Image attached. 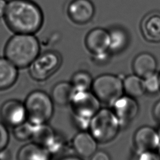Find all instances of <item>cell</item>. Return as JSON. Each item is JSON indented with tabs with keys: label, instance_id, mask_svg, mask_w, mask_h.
Returning a JSON list of instances; mask_svg holds the SVG:
<instances>
[{
	"label": "cell",
	"instance_id": "6da1fadb",
	"mask_svg": "<svg viewBox=\"0 0 160 160\" xmlns=\"http://www.w3.org/2000/svg\"><path fill=\"white\" fill-rule=\"evenodd\" d=\"M3 18L14 34H34L41 29L44 21L41 9L31 0L8 1Z\"/></svg>",
	"mask_w": 160,
	"mask_h": 160
},
{
	"label": "cell",
	"instance_id": "7a4b0ae2",
	"mask_svg": "<svg viewBox=\"0 0 160 160\" xmlns=\"http://www.w3.org/2000/svg\"><path fill=\"white\" fill-rule=\"evenodd\" d=\"M40 54V42L32 34H14L6 42L4 57L18 68L29 67Z\"/></svg>",
	"mask_w": 160,
	"mask_h": 160
},
{
	"label": "cell",
	"instance_id": "3957f363",
	"mask_svg": "<svg viewBox=\"0 0 160 160\" xmlns=\"http://www.w3.org/2000/svg\"><path fill=\"white\" fill-rule=\"evenodd\" d=\"M69 104L74 121L82 131L88 129L91 119L101 109V102L91 90H75Z\"/></svg>",
	"mask_w": 160,
	"mask_h": 160
},
{
	"label": "cell",
	"instance_id": "277c9868",
	"mask_svg": "<svg viewBox=\"0 0 160 160\" xmlns=\"http://www.w3.org/2000/svg\"><path fill=\"white\" fill-rule=\"evenodd\" d=\"M121 128L120 122L112 109L104 108L92 118L88 129L98 142L104 144L113 141Z\"/></svg>",
	"mask_w": 160,
	"mask_h": 160
},
{
	"label": "cell",
	"instance_id": "5b68a950",
	"mask_svg": "<svg viewBox=\"0 0 160 160\" xmlns=\"http://www.w3.org/2000/svg\"><path fill=\"white\" fill-rule=\"evenodd\" d=\"M24 103L28 121L33 125L47 123L53 116L54 102L44 91H32L28 95Z\"/></svg>",
	"mask_w": 160,
	"mask_h": 160
},
{
	"label": "cell",
	"instance_id": "8992f818",
	"mask_svg": "<svg viewBox=\"0 0 160 160\" xmlns=\"http://www.w3.org/2000/svg\"><path fill=\"white\" fill-rule=\"evenodd\" d=\"M91 90L101 103L112 106L124 94L122 79L112 74H102L93 79Z\"/></svg>",
	"mask_w": 160,
	"mask_h": 160
},
{
	"label": "cell",
	"instance_id": "52a82bcc",
	"mask_svg": "<svg viewBox=\"0 0 160 160\" xmlns=\"http://www.w3.org/2000/svg\"><path fill=\"white\" fill-rule=\"evenodd\" d=\"M62 64L61 54L54 51H48L39 54L29 67V74L36 81L49 79L58 71Z\"/></svg>",
	"mask_w": 160,
	"mask_h": 160
},
{
	"label": "cell",
	"instance_id": "ba28073f",
	"mask_svg": "<svg viewBox=\"0 0 160 160\" xmlns=\"http://www.w3.org/2000/svg\"><path fill=\"white\" fill-rule=\"evenodd\" d=\"M0 118L7 126L14 128L28 121L24 103L17 99L5 101L0 108Z\"/></svg>",
	"mask_w": 160,
	"mask_h": 160
},
{
	"label": "cell",
	"instance_id": "9c48e42d",
	"mask_svg": "<svg viewBox=\"0 0 160 160\" xmlns=\"http://www.w3.org/2000/svg\"><path fill=\"white\" fill-rule=\"evenodd\" d=\"M112 110L119 119L121 127L128 125L138 116L139 104L136 98L126 94L118 99L111 106Z\"/></svg>",
	"mask_w": 160,
	"mask_h": 160
},
{
	"label": "cell",
	"instance_id": "30bf717a",
	"mask_svg": "<svg viewBox=\"0 0 160 160\" xmlns=\"http://www.w3.org/2000/svg\"><path fill=\"white\" fill-rule=\"evenodd\" d=\"M133 143L136 151H155L160 144V138L157 129L142 126L134 132Z\"/></svg>",
	"mask_w": 160,
	"mask_h": 160
},
{
	"label": "cell",
	"instance_id": "8fae6325",
	"mask_svg": "<svg viewBox=\"0 0 160 160\" xmlns=\"http://www.w3.org/2000/svg\"><path fill=\"white\" fill-rule=\"evenodd\" d=\"M94 13V6L90 0H72L68 7L69 17L74 22L79 24L90 21Z\"/></svg>",
	"mask_w": 160,
	"mask_h": 160
},
{
	"label": "cell",
	"instance_id": "7c38bea8",
	"mask_svg": "<svg viewBox=\"0 0 160 160\" xmlns=\"http://www.w3.org/2000/svg\"><path fill=\"white\" fill-rule=\"evenodd\" d=\"M85 44L87 49L93 56L109 52L108 30L101 28L91 30L86 35Z\"/></svg>",
	"mask_w": 160,
	"mask_h": 160
},
{
	"label": "cell",
	"instance_id": "4fadbf2b",
	"mask_svg": "<svg viewBox=\"0 0 160 160\" xmlns=\"http://www.w3.org/2000/svg\"><path fill=\"white\" fill-rule=\"evenodd\" d=\"M72 146L80 157L90 158L98 149V141L89 132L81 131L73 137Z\"/></svg>",
	"mask_w": 160,
	"mask_h": 160
},
{
	"label": "cell",
	"instance_id": "5bb4252c",
	"mask_svg": "<svg viewBox=\"0 0 160 160\" xmlns=\"http://www.w3.org/2000/svg\"><path fill=\"white\" fill-rule=\"evenodd\" d=\"M143 37L149 42H160V12L152 11L147 14L141 22Z\"/></svg>",
	"mask_w": 160,
	"mask_h": 160
},
{
	"label": "cell",
	"instance_id": "9a60e30c",
	"mask_svg": "<svg viewBox=\"0 0 160 160\" xmlns=\"http://www.w3.org/2000/svg\"><path fill=\"white\" fill-rule=\"evenodd\" d=\"M157 65L156 59L152 54L141 52L134 59L132 67L135 74L144 79L156 73Z\"/></svg>",
	"mask_w": 160,
	"mask_h": 160
},
{
	"label": "cell",
	"instance_id": "2e32d148",
	"mask_svg": "<svg viewBox=\"0 0 160 160\" xmlns=\"http://www.w3.org/2000/svg\"><path fill=\"white\" fill-rule=\"evenodd\" d=\"M52 156V154L47 148L32 142L19 149L17 160H51Z\"/></svg>",
	"mask_w": 160,
	"mask_h": 160
},
{
	"label": "cell",
	"instance_id": "e0dca14e",
	"mask_svg": "<svg viewBox=\"0 0 160 160\" xmlns=\"http://www.w3.org/2000/svg\"><path fill=\"white\" fill-rule=\"evenodd\" d=\"M18 77V68L5 57H0V91L12 86Z\"/></svg>",
	"mask_w": 160,
	"mask_h": 160
},
{
	"label": "cell",
	"instance_id": "ac0fdd59",
	"mask_svg": "<svg viewBox=\"0 0 160 160\" xmlns=\"http://www.w3.org/2000/svg\"><path fill=\"white\" fill-rule=\"evenodd\" d=\"M75 89L71 82L62 81L57 83L51 91V97L53 102L59 106L69 104Z\"/></svg>",
	"mask_w": 160,
	"mask_h": 160
},
{
	"label": "cell",
	"instance_id": "d6986e66",
	"mask_svg": "<svg viewBox=\"0 0 160 160\" xmlns=\"http://www.w3.org/2000/svg\"><path fill=\"white\" fill-rule=\"evenodd\" d=\"M109 51L116 53L123 51L128 46L129 37L127 31L120 27H114L109 30Z\"/></svg>",
	"mask_w": 160,
	"mask_h": 160
},
{
	"label": "cell",
	"instance_id": "ffe728a7",
	"mask_svg": "<svg viewBox=\"0 0 160 160\" xmlns=\"http://www.w3.org/2000/svg\"><path fill=\"white\" fill-rule=\"evenodd\" d=\"M124 93L134 98L142 96L145 92L144 79L136 74H131L122 79Z\"/></svg>",
	"mask_w": 160,
	"mask_h": 160
},
{
	"label": "cell",
	"instance_id": "44dd1931",
	"mask_svg": "<svg viewBox=\"0 0 160 160\" xmlns=\"http://www.w3.org/2000/svg\"><path fill=\"white\" fill-rule=\"evenodd\" d=\"M57 134L47 123L34 125L31 139L32 142L48 148Z\"/></svg>",
	"mask_w": 160,
	"mask_h": 160
},
{
	"label": "cell",
	"instance_id": "7402d4cb",
	"mask_svg": "<svg viewBox=\"0 0 160 160\" xmlns=\"http://www.w3.org/2000/svg\"><path fill=\"white\" fill-rule=\"evenodd\" d=\"M93 79L87 71H79L75 72L72 78L71 83L76 91H87L91 89Z\"/></svg>",
	"mask_w": 160,
	"mask_h": 160
},
{
	"label": "cell",
	"instance_id": "603a6c76",
	"mask_svg": "<svg viewBox=\"0 0 160 160\" xmlns=\"http://www.w3.org/2000/svg\"><path fill=\"white\" fill-rule=\"evenodd\" d=\"M34 127V125L26 121L24 123L13 128V135L17 140L21 141L31 139Z\"/></svg>",
	"mask_w": 160,
	"mask_h": 160
},
{
	"label": "cell",
	"instance_id": "cb8c5ba5",
	"mask_svg": "<svg viewBox=\"0 0 160 160\" xmlns=\"http://www.w3.org/2000/svg\"><path fill=\"white\" fill-rule=\"evenodd\" d=\"M145 91L146 92L154 94L160 91V81L159 74L156 73L144 79Z\"/></svg>",
	"mask_w": 160,
	"mask_h": 160
},
{
	"label": "cell",
	"instance_id": "d4e9b609",
	"mask_svg": "<svg viewBox=\"0 0 160 160\" xmlns=\"http://www.w3.org/2000/svg\"><path fill=\"white\" fill-rule=\"evenodd\" d=\"M9 142V133L6 126L0 121V151L5 150Z\"/></svg>",
	"mask_w": 160,
	"mask_h": 160
},
{
	"label": "cell",
	"instance_id": "484cf974",
	"mask_svg": "<svg viewBox=\"0 0 160 160\" xmlns=\"http://www.w3.org/2000/svg\"><path fill=\"white\" fill-rule=\"evenodd\" d=\"M132 160H160V158L155 151H136Z\"/></svg>",
	"mask_w": 160,
	"mask_h": 160
},
{
	"label": "cell",
	"instance_id": "4316f807",
	"mask_svg": "<svg viewBox=\"0 0 160 160\" xmlns=\"http://www.w3.org/2000/svg\"><path fill=\"white\" fill-rule=\"evenodd\" d=\"M90 158V160H111L109 154L104 151L97 150Z\"/></svg>",
	"mask_w": 160,
	"mask_h": 160
},
{
	"label": "cell",
	"instance_id": "83f0119b",
	"mask_svg": "<svg viewBox=\"0 0 160 160\" xmlns=\"http://www.w3.org/2000/svg\"><path fill=\"white\" fill-rule=\"evenodd\" d=\"M152 114L156 121L160 124V99L155 103L152 109Z\"/></svg>",
	"mask_w": 160,
	"mask_h": 160
},
{
	"label": "cell",
	"instance_id": "f1b7e54d",
	"mask_svg": "<svg viewBox=\"0 0 160 160\" xmlns=\"http://www.w3.org/2000/svg\"><path fill=\"white\" fill-rule=\"evenodd\" d=\"M7 2L8 1H6V0H0V19L4 18L5 11H6Z\"/></svg>",
	"mask_w": 160,
	"mask_h": 160
},
{
	"label": "cell",
	"instance_id": "f546056e",
	"mask_svg": "<svg viewBox=\"0 0 160 160\" xmlns=\"http://www.w3.org/2000/svg\"><path fill=\"white\" fill-rule=\"evenodd\" d=\"M10 154L6 149L2 151H0V160H8L9 159V157Z\"/></svg>",
	"mask_w": 160,
	"mask_h": 160
},
{
	"label": "cell",
	"instance_id": "4dcf8cb0",
	"mask_svg": "<svg viewBox=\"0 0 160 160\" xmlns=\"http://www.w3.org/2000/svg\"><path fill=\"white\" fill-rule=\"evenodd\" d=\"M59 160H83L82 159L80 156H67L62 157Z\"/></svg>",
	"mask_w": 160,
	"mask_h": 160
},
{
	"label": "cell",
	"instance_id": "1f68e13d",
	"mask_svg": "<svg viewBox=\"0 0 160 160\" xmlns=\"http://www.w3.org/2000/svg\"><path fill=\"white\" fill-rule=\"evenodd\" d=\"M158 156H159V157L160 158V144H159V146H158Z\"/></svg>",
	"mask_w": 160,
	"mask_h": 160
},
{
	"label": "cell",
	"instance_id": "d6a6232c",
	"mask_svg": "<svg viewBox=\"0 0 160 160\" xmlns=\"http://www.w3.org/2000/svg\"><path fill=\"white\" fill-rule=\"evenodd\" d=\"M157 131H158V134H159V138H160V128H159V129H157Z\"/></svg>",
	"mask_w": 160,
	"mask_h": 160
},
{
	"label": "cell",
	"instance_id": "836d02e7",
	"mask_svg": "<svg viewBox=\"0 0 160 160\" xmlns=\"http://www.w3.org/2000/svg\"><path fill=\"white\" fill-rule=\"evenodd\" d=\"M159 81H160V72H159Z\"/></svg>",
	"mask_w": 160,
	"mask_h": 160
}]
</instances>
